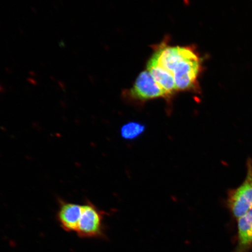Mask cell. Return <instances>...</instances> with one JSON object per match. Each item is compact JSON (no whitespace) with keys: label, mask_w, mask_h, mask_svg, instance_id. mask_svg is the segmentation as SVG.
Returning a JSON list of instances; mask_svg holds the SVG:
<instances>
[{"label":"cell","mask_w":252,"mask_h":252,"mask_svg":"<svg viewBox=\"0 0 252 252\" xmlns=\"http://www.w3.org/2000/svg\"><path fill=\"white\" fill-rule=\"evenodd\" d=\"M80 237L94 238L103 235V213L88 201L83 205L77 230Z\"/></svg>","instance_id":"cell-4"},{"label":"cell","mask_w":252,"mask_h":252,"mask_svg":"<svg viewBox=\"0 0 252 252\" xmlns=\"http://www.w3.org/2000/svg\"><path fill=\"white\" fill-rule=\"evenodd\" d=\"M129 95L132 99L140 102L159 97L166 99L164 91L147 70L142 71L138 75Z\"/></svg>","instance_id":"cell-3"},{"label":"cell","mask_w":252,"mask_h":252,"mask_svg":"<svg viewBox=\"0 0 252 252\" xmlns=\"http://www.w3.org/2000/svg\"><path fill=\"white\" fill-rule=\"evenodd\" d=\"M230 209L238 219L252 207V163H248L247 175L243 183L230 192L228 198Z\"/></svg>","instance_id":"cell-2"},{"label":"cell","mask_w":252,"mask_h":252,"mask_svg":"<svg viewBox=\"0 0 252 252\" xmlns=\"http://www.w3.org/2000/svg\"><path fill=\"white\" fill-rule=\"evenodd\" d=\"M239 250H247L252 244V207L238 219Z\"/></svg>","instance_id":"cell-7"},{"label":"cell","mask_w":252,"mask_h":252,"mask_svg":"<svg viewBox=\"0 0 252 252\" xmlns=\"http://www.w3.org/2000/svg\"><path fill=\"white\" fill-rule=\"evenodd\" d=\"M83 206L60 201L58 218L62 227L65 231H77L81 219Z\"/></svg>","instance_id":"cell-6"},{"label":"cell","mask_w":252,"mask_h":252,"mask_svg":"<svg viewBox=\"0 0 252 252\" xmlns=\"http://www.w3.org/2000/svg\"><path fill=\"white\" fill-rule=\"evenodd\" d=\"M147 70L164 91L166 99H171L173 94L177 92L173 75L158 64L152 56L147 63Z\"/></svg>","instance_id":"cell-5"},{"label":"cell","mask_w":252,"mask_h":252,"mask_svg":"<svg viewBox=\"0 0 252 252\" xmlns=\"http://www.w3.org/2000/svg\"><path fill=\"white\" fill-rule=\"evenodd\" d=\"M158 64L174 78L178 91H196L202 60L191 46H172L162 42L152 55Z\"/></svg>","instance_id":"cell-1"},{"label":"cell","mask_w":252,"mask_h":252,"mask_svg":"<svg viewBox=\"0 0 252 252\" xmlns=\"http://www.w3.org/2000/svg\"><path fill=\"white\" fill-rule=\"evenodd\" d=\"M144 126L136 123H130L122 128V135L126 138H133L140 135L144 130Z\"/></svg>","instance_id":"cell-8"}]
</instances>
